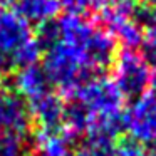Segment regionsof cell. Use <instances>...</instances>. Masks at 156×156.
<instances>
[{
  "label": "cell",
  "mask_w": 156,
  "mask_h": 156,
  "mask_svg": "<svg viewBox=\"0 0 156 156\" xmlns=\"http://www.w3.org/2000/svg\"><path fill=\"white\" fill-rule=\"evenodd\" d=\"M45 52L47 54L42 67L51 84L55 86L67 98H72L82 84L98 76L96 71H92L84 62L81 54L64 42L54 45Z\"/></svg>",
  "instance_id": "obj_1"
},
{
  "label": "cell",
  "mask_w": 156,
  "mask_h": 156,
  "mask_svg": "<svg viewBox=\"0 0 156 156\" xmlns=\"http://www.w3.org/2000/svg\"><path fill=\"white\" fill-rule=\"evenodd\" d=\"M2 84H4V71L0 69V91H2Z\"/></svg>",
  "instance_id": "obj_20"
},
{
  "label": "cell",
  "mask_w": 156,
  "mask_h": 156,
  "mask_svg": "<svg viewBox=\"0 0 156 156\" xmlns=\"http://www.w3.org/2000/svg\"><path fill=\"white\" fill-rule=\"evenodd\" d=\"M144 4H148V5H151V7H154L156 9V0H143Z\"/></svg>",
  "instance_id": "obj_19"
},
{
  "label": "cell",
  "mask_w": 156,
  "mask_h": 156,
  "mask_svg": "<svg viewBox=\"0 0 156 156\" xmlns=\"http://www.w3.org/2000/svg\"><path fill=\"white\" fill-rule=\"evenodd\" d=\"M76 139L64 128L54 131L37 129L30 143L37 156H74Z\"/></svg>",
  "instance_id": "obj_8"
},
{
  "label": "cell",
  "mask_w": 156,
  "mask_h": 156,
  "mask_svg": "<svg viewBox=\"0 0 156 156\" xmlns=\"http://www.w3.org/2000/svg\"><path fill=\"white\" fill-rule=\"evenodd\" d=\"M139 54L146 59L148 64L156 66V29L144 34V41L139 47Z\"/></svg>",
  "instance_id": "obj_17"
},
{
  "label": "cell",
  "mask_w": 156,
  "mask_h": 156,
  "mask_svg": "<svg viewBox=\"0 0 156 156\" xmlns=\"http://www.w3.org/2000/svg\"><path fill=\"white\" fill-rule=\"evenodd\" d=\"M77 52L92 71L101 72L114 64V59L119 51L114 37L101 25H94V29L86 37L84 44Z\"/></svg>",
  "instance_id": "obj_6"
},
{
  "label": "cell",
  "mask_w": 156,
  "mask_h": 156,
  "mask_svg": "<svg viewBox=\"0 0 156 156\" xmlns=\"http://www.w3.org/2000/svg\"><path fill=\"white\" fill-rule=\"evenodd\" d=\"M151 86H153V91L156 92V66H154V69L151 71Z\"/></svg>",
  "instance_id": "obj_18"
},
{
  "label": "cell",
  "mask_w": 156,
  "mask_h": 156,
  "mask_svg": "<svg viewBox=\"0 0 156 156\" xmlns=\"http://www.w3.org/2000/svg\"><path fill=\"white\" fill-rule=\"evenodd\" d=\"M118 2H124V4H136V0H118Z\"/></svg>",
  "instance_id": "obj_21"
},
{
  "label": "cell",
  "mask_w": 156,
  "mask_h": 156,
  "mask_svg": "<svg viewBox=\"0 0 156 156\" xmlns=\"http://www.w3.org/2000/svg\"><path fill=\"white\" fill-rule=\"evenodd\" d=\"M10 7L20 15L27 24H42L45 20L55 19L61 10L57 0H12Z\"/></svg>",
  "instance_id": "obj_10"
},
{
  "label": "cell",
  "mask_w": 156,
  "mask_h": 156,
  "mask_svg": "<svg viewBox=\"0 0 156 156\" xmlns=\"http://www.w3.org/2000/svg\"><path fill=\"white\" fill-rule=\"evenodd\" d=\"M131 20L141 29L143 32H149L156 29V9L148 4H136L131 12Z\"/></svg>",
  "instance_id": "obj_14"
},
{
  "label": "cell",
  "mask_w": 156,
  "mask_h": 156,
  "mask_svg": "<svg viewBox=\"0 0 156 156\" xmlns=\"http://www.w3.org/2000/svg\"><path fill=\"white\" fill-rule=\"evenodd\" d=\"M30 119L41 131H54L62 128L66 101L59 94L45 92L27 102Z\"/></svg>",
  "instance_id": "obj_7"
},
{
  "label": "cell",
  "mask_w": 156,
  "mask_h": 156,
  "mask_svg": "<svg viewBox=\"0 0 156 156\" xmlns=\"http://www.w3.org/2000/svg\"><path fill=\"white\" fill-rule=\"evenodd\" d=\"M74 156H116V151H114V144L86 143L82 148L76 149Z\"/></svg>",
  "instance_id": "obj_16"
},
{
  "label": "cell",
  "mask_w": 156,
  "mask_h": 156,
  "mask_svg": "<svg viewBox=\"0 0 156 156\" xmlns=\"http://www.w3.org/2000/svg\"><path fill=\"white\" fill-rule=\"evenodd\" d=\"M34 41L30 24L0 4V69H12L17 54Z\"/></svg>",
  "instance_id": "obj_3"
},
{
  "label": "cell",
  "mask_w": 156,
  "mask_h": 156,
  "mask_svg": "<svg viewBox=\"0 0 156 156\" xmlns=\"http://www.w3.org/2000/svg\"><path fill=\"white\" fill-rule=\"evenodd\" d=\"M57 2L67 14L84 17L87 14H98L108 0H57Z\"/></svg>",
  "instance_id": "obj_13"
},
{
  "label": "cell",
  "mask_w": 156,
  "mask_h": 156,
  "mask_svg": "<svg viewBox=\"0 0 156 156\" xmlns=\"http://www.w3.org/2000/svg\"><path fill=\"white\" fill-rule=\"evenodd\" d=\"M51 87L52 84L49 81L47 74H45L44 67L32 64V66H25V67H19L17 74L14 76V89L12 91H15L24 99L30 101L37 96L49 92Z\"/></svg>",
  "instance_id": "obj_9"
},
{
  "label": "cell",
  "mask_w": 156,
  "mask_h": 156,
  "mask_svg": "<svg viewBox=\"0 0 156 156\" xmlns=\"http://www.w3.org/2000/svg\"><path fill=\"white\" fill-rule=\"evenodd\" d=\"M126 112V131L141 144H156V92L136 98Z\"/></svg>",
  "instance_id": "obj_4"
},
{
  "label": "cell",
  "mask_w": 156,
  "mask_h": 156,
  "mask_svg": "<svg viewBox=\"0 0 156 156\" xmlns=\"http://www.w3.org/2000/svg\"><path fill=\"white\" fill-rule=\"evenodd\" d=\"M92 111L79 98H69L64 106V119L62 128L69 131L74 138L86 134L92 121Z\"/></svg>",
  "instance_id": "obj_11"
},
{
  "label": "cell",
  "mask_w": 156,
  "mask_h": 156,
  "mask_svg": "<svg viewBox=\"0 0 156 156\" xmlns=\"http://www.w3.org/2000/svg\"><path fill=\"white\" fill-rule=\"evenodd\" d=\"M148 156H156V148H154V149H153V151H151V153H149V154H148Z\"/></svg>",
  "instance_id": "obj_22"
},
{
  "label": "cell",
  "mask_w": 156,
  "mask_h": 156,
  "mask_svg": "<svg viewBox=\"0 0 156 156\" xmlns=\"http://www.w3.org/2000/svg\"><path fill=\"white\" fill-rule=\"evenodd\" d=\"M112 67V82L124 98V101H134L148 92L151 86V66L138 51L118 52Z\"/></svg>",
  "instance_id": "obj_2"
},
{
  "label": "cell",
  "mask_w": 156,
  "mask_h": 156,
  "mask_svg": "<svg viewBox=\"0 0 156 156\" xmlns=\"http://www.w3.org/2000/svg\"><path fill=\"white\" fill-rule=\"evenodd\" d=\"M0 4H4V0H0Z\"/></svg>",
  "instance_id": "obj_23"
},
{
  "label": "cell",
  "mask_w": 156,
  "mask_h": 156,
  "mask_svg": "<svg viewBox=\"0 0 156 156\" xmlns=\"http://www.w3.org/2000/svg\"><path fill=\"white\" fill-rule=\"evenodd\" d=\"M72 98L81 99L92 111V114H108L119 111L122 109L124 102V98L114 86L112 79H108L101 74L94 76L86 84H82Z\"/></svg>",
  "instance_id": "obj_5"
},
{
  "label": "cell",
  "mask_w": 156,
  "mask_h": 156,
  "mask_svg": "<svg viewBox=\"0 0 156 156\" xmlns=\"http://www.w3.org/2000/svg\"><path fill=\"white\" fill-rule=\"evenodd\" d=\"M34 41L41 47V51H49L54 45L61 44L62 32H61L59 19H51V20H45L42 24H39L34 34Z\"/></svg>",
  "instance_id": "obj_12"
},
{
  "label": "cell",
  "mask_w": 156,
  "mask_h": 156,
  "mask_svg": "<svg viewBox=\"0 0 156 156\" xmlns=\"http://www.w3.org/2000/svg\"><path fill=\"white\" fill-rule=\"evenodd\" d=\"M114 151L116 156H146L144 144H141L131 136H124V138L121 136L114 143Z\"/></svg>",
  "instance_id": "obj_15"
}]
</instances>
